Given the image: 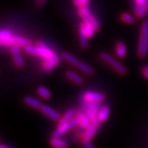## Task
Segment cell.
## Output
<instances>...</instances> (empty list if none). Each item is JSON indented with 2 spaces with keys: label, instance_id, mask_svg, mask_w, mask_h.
Masks as SVG:
<instances>
[{
  "label": "cell",
  "instance_id": "cell-1",
  "mask_svg": "<svg viewBox=\"0 0 148 148\" xmlns=\"http://www.w3.org/2000/svg\"><path fill=\"white\" fill-rule=\"evenodd\" d=\"M148 53V19L143 21L140 30L138 40V55L139 58H145Z\"/></svg>",
  "mask_w": 148,
  "mask_h": 148
},
{
  "label": "cell",
  "instance_id": "cell-2",
  "mask_svg": "<svg viewBox=\"0 0 148 148\" xmlns=\"http://www.w3.org/2000/svg\"><path fill=\"white\" fill-rule=\"evenodd\" d=\"M25 51L29 54L35 55L37 57H40L44 59L52 58L55 54V53L51 49H49L45 44L42 42L37 43V45L35 46H32L31 45L29 46L25 47Z\"/></svg>",
  "mask_w": 148,
  "mask_h": 148
},
{
  "label": "cell",
  "instance_id": "cell-3",
  "mask_svg": "<svg viewBox=\"0 0 148 148\" xmlns=\"http://www.w3.org/2000/svg\"><path fill=\"white\" fill-rule=\"evenodd\" d=\"M77 125H78V120L75 115L73 119H72L70 121L63 123H58L57 129L52 133V138H61L64 134L69 132L71 129H73Z\"/></svg>",
  "mask_w": 148,
  "mask_h": 148
},
{
  "label": "cell",
  "instance_id": "cell-4",
  "mask_svg": "<svg viewBox=\"0 0 148 148\" xmlns=\"http://www.w3.org/2000/svg\"><path fill=\"white\" fill-rule=\"evenodd\" d=\"M101 108L100 103L84 101V104L82 106V109H83L82 111H84L86 114L89 117V119L91 121H94L95 119H97L98 114Z\"/></svg>",
  "mask_w": 148,
  "mask_h": 148
},
{
  "label": "cell",
  "instance_id": "cell-5",
  "mask_svg": "<svg viewBox=\"0 0 148 148\" xmlns=\"http://www.w3.org/2000/svg\"><path fill=\"white\" fill-rule=\"evenodd\" d=\"M100 57L102 60H104L107 64L111 65L114 69L116 70L117 72L121 75H125L127 73V69H125V67L119 62H118L115 58L112 57L110 54L106 52H102L100 54Z\"/></svg>",
  "mask_w": 148,
  "mask_h": 148
},
{
  "label": "cell",
  "instance_id": "cell-6",
  "mask_svg": "<svg viewBox=\"0 0 148 148\" xmlns=\"http://www.w3.org/2000/svg\"><path fill=\"white\" fill-rule=\"evenodd\" d=\"M78 13H79V16L82 18V20L89 21V22H90V23L96 28L97 31L99 30V28H100L99 21H97V19L90 13V9H89V8H88L87 6L79 8Z\"/></svg>",
  "mask_w": 148,
  "mask_h": 148
},
{
  "label": "cell",
  "instance_id": "cell-7",
  "mask_svg": "<svg viewBox=\"0 0 148 148\" xmlns=\"http://www.w3.org/2000/svg\"><path fill=\"white\" fill-rule=\"evenodd\" d=\"M96 31H97L96 28L89 21L83 20L80 24L79 33L84 35L85 36L87 37L88 39H90V38L94 36Z\"/></svg>",
  "mask_w": 148,
  "mask_h": 148
},
{
  "label": "cell",
  "instance_id": "cell-8",
  "mask_svg": "<svg viewBox=\"0 0 148 148\" xmlns=\"http://www.w3.org/2000/svg\"><path fill=\"white\" fill-rule=\"evenodd\" d=\"M11 53L13 57V61L14 64L16 65L18 69H21L24 67L25 65V62L23 57L21 53V49H20V46L18 45H12L11 46Z\"/></svg>",
  "mask_w": 148,
  "mask_h": 148
},
{
  "label": "cell",
  "instance_id": "cell-9",
  "mask_svg": "<svg viewBox=\"0 0 148 148\" xmlns=\"http://www.w3.org/2000/svg\"><path fill=\"white\" fill-rule=\"evenodd\" d=\"M101 123L98 119H95L94 121H91L90 127L86 129V132L83 134V138L82 139H86V140H91L92 138H94L95 134L97 133L98 128L100 127Z\"/></svg>",
  "mask_w": 148,
  "mask_h": 148
},
{
  "label": "cell",
  "instance_id": "cell-10",
  "mask_svg": "<svg viewBox=\"0 0 148 148\" xmlns=\"http://www.w3.org/2000/svg\"><path fill=\"white\" fill-rule=\"evenodd\" d=\"M60 64V59L57 53H55L52 58L44 59L43 61V69L47 72H51L55 67Z\"/></svg>",
  "mask_w": 148,
  "mask_h": 148
},
{
  "label": "cell",
  "instance_id": "cell-11",
  "mask_svg": "<svg viewBox=\"0 0 148 148\" xmlns=\"http://www.w3.org/2000/svg\"><path fill=\"white\" fill-rule=\"evenodd\" d=\"M83 100L85 101L101 103L105 100V95L95 91H86L83 95Z\"/></svg>",
  "mask_w": 148,
  "mask_h": 148
},
{
  "label": "cell",
  "instance_id": "cell-12",
  "mask_svg": "<svg viewBox=\"0 0 148 148\" xmlns=\"http://www.w3.org/2000/svg\"><path fill=\"white\" fill-rule=\"evenodd\" d=\"M40 111L43 114H45V116L49 117L50 119H53L55 121H58L61 118V115L58 111L55 110L54 109L49 107L47 105H43L40 109Z\"/></svg>",
  "mask_w": 148,
  "mask_h": 148
},
{
  "label": "cell",
  "instance_id": "cell-13",
  "mask_svg": "<svg viewBox=\"0 0 148 148\" xmlns=\"http://www.w3.org/2000/svg\"><path fill=\"white\" fill-rule=\"evenodd\" d=\"M76 117L78 120V125L81 126L83 129H86L90 127L91 120L89 119V117L86 114L84 111H78L76 113Z\"/></svg>",
  "mask_w": 148,
  "mask_h": 148
},
{
  "label": "cell",
  "instance_id": "cell-14",
  "mask_svg": "<svg viewBox=\"0 0 148 148\" xmlns=\"http://www.w3.org/2000/svg\"><path fill=\"white\" fill-rule=\"evenodd\" d=\"M13 35L8 30H2L0 32V43L3 46L12 45Z\"/></svg>",
  "mask_w": 148,
  "mask_h": 148
},
{
  "label": "cell",
  "instance_id": "cell-15",
  "mask_svg": "<svg viewBox=\"0 0 148 148\" xmlns=\"http://www.w3.org/2000/svg\"><path fill=\"white\" fill-rule=\"evenodd\" d=\"M49 143L53 148H69V142L60 138H52Z\"/></svg>",
  "mask_w": 148,
  "mask_h": 148
},
{
  "label": "cell",
  "instance_id": "cell-16",
  "mask_svg": "<svg viewBox=\"0 0 148 148\" xmlns=\"http://www.w3.org/2000/svg\"><path fill=\"white\" fill-rule=\"evenodd\" d=\"M23 101L24 103L27 105L28 106L32 107L33 109H36V110H40L41 107H42V103L40 101H38L37 99L30 96V95H27L23 98Z\"/></svg>",
  "mask_w": 148,
  "mask_h": 148
},
{
  "label": "cell",
  "instance_id": "cell-17",
  "mask_svg": "<svg viewBox=\"0 0 148 148\" xmlns=\"http://www.w3.org/2000/svg\"><path fill=\"white\" fill-rule=\"evenodd\" d=\"M110 108L108 105H105L101 108V110L99 111V114H98V117H97V119L101 122V123L106 122L108 118L110 116Z\"/></svg>",
  "mask_w": 148,
  "mask_h": 148
},
{
  "label": "cell",
  "instance_id": "cell-18",
  "mask_svg": "<svg viewBox=\"0 0 148 148\" xmlns=\"http://www.w3.org/2000/svg\"><path fill=\"white\" fill-rule=\"evenodd\" d=\"M31 40L29 39L24 38V37L20 36H15L13 35V39H12V45H18L20 47H27L31 45Z\"/></svg>",
  "mask_w": 148,
  "mask_h": 148
},
{
  "label": "cell",
  "instance_id": "cell-19",
  "mask_svg": "<svg viewBox=\"0 0 148 148\" xmlns=\"http://www.w3.org/2000/svg\"><path fill=\"white\" fill-rule=\"evenodd\" d=\"M66 77H67L70 81H72L73 82H74L75 84L82 85L84 82V79H83L81 76L77 75V73H75L73 71H68V72L66 73Z\"/></svg>",
  "mask_w": 148,
  "mask_h": 148
},
{
  "label": "cell",
  "instance_id": "cell-20",
  "mask_svg": "<svg viewBox=\"0 0 148 148\" xmlns=\"http://www.w3.org/2000/svg\"><path fill=\"white\" fill-rule=\"evenodd\" d=\"M75 115H76V110L73 108H70L64 113V115L60 118V119L58 120V123H63L70 121L72 119H73Z\"/></svg>",
  "mask_w": 148,
  "mask_h": 148
},
{
  "label": "cell",
  "instance_id": "cell-21",
  "mask_svg": "<svg viewBox=\"0 0 148 148\" xmlns=\"http://www.w3.org/2000/svg\"><path fill=\"white\" fill-rule=\"evenodd\" d=\"M115 51H116L117 56L119 58H124L127 54V48L126 45L123 42H118L116 44V47H115Z\"/></svg>",
  "mask_w": 148,
  "mask_h": 148
},
{
  "label": "cell",
  "instance_id": "cell-22",
  "mask_svg": "<svg viewBox=\"0 0 148 148\" xmlns=\"http://www.w3.org/2000/svg\"><path fill=\"white\" fill-rule=\"evenodd\" d=\"M37 93L40 97H42L45 100H49L51 97V92L50 90L48 89L47 87L44 86H40L37 88Z\"/></svg>",
  "mask_w": 148,
  "mask_h": 148
},
{
  "label": "cell",
  "instance_id": "cell-23",
  "mask_svg": "<svg viewBox=\"0 0 148 148\" xmlns=\"http://www.w3.org/2000/svg\"><path fill=\"white\" fill-rule=\"evenodd\" d=\"M62 56H63L64 59H65L67 62H69V64H73L74 66L77 67V65L79 64L80 61L77 58H76L75 56H73V54L68 53V52H64V53H63V54H62Z\"/></svg>",
  "mask_w": 148,
  "mask_h": 148
},
{
  "label": "cell",
  "instance_id": "cell-24",
  "mask_svg": "<svg viewBox=\"0 0 148 148\" xmlns=\"http://www.w3.org/2000/svg\"><path fill=\"white\" fill-rule=\"evenodd\" d=\"M77 68H78L80 70H82L83 73L88 74V75H92V74L94 73V70H93V69H92L90 66H89L88 64H85L83 62H81V61H80L79 64L77 65Z\"/></svg>",
  "mask_w": 148,
  "mask_h": 148
},
{
  "label": "cell",
  "instance_id": "cell-25",
  "mask_svg": "<svg viewBox=\"0 0 148 148\" xmlns=\"http://www.w3.org/2000/svg\"><path fill=\"white\" fill-rule=\"evenodd\" d=\"M120 17H121L122 21H124V22H126V23H129V24L134 23V22L136 21L135 17L132 16V15H131V14L127 13V12H123V13H122V15Z\"/></svg>",
  "mask_w": 148,
  "mask_h": 148
},
{
  "label": "cell",
  "instance_id": "cell-26",
  "mask_svg": "<svg viewBox=\"0 0 148 148\" xmlns=\"http://www.w3.org/2000/svg\"><path fill=\"white\" fill-rule=\"evenodd\" d=\"M89 1L90 0H73V3L76 7H77L78 8H83V7L88 5Z\"/></svg>",
  "mask_w": 148,
  "mask_h": 148
},
{
  "label": "cell",
  "instance_id": "cell-27",
  "mask_svg": "<svg viewBox=\"0 0 148 148\" xmlns=\"http://www.w3.org/2000/svg\"><path fill=\"white\" fill-rule=\"evenodd\" d=\"M79 39H80V44H81V45H82V47L83 48H86L88 46V38L87 37H86L84 35H82V34H81L79 33Z\"/></svg>",
  "mask_w": 148,
  "mask_h": 148
},
{
  "label": "cell",
  "instance_id": "cell-28",
  "mask_svg": "<svg viewBox=\"0 0 148 148\" xmlns=\"http://www.w3.org/2000/svg\"><path fill=\"white\" fill-rule=\"evenodd\" d=\"M82 145L84 148H95L93 144L90 143V140H86V139H82Z\"/></svg>",
  "mask_w": 148,
  "mask_h": 148
},
{
  "label": "cell",
  "instance_id": "cell-29",
  "mask_svg": "<svg viewBox=\"0 0 148 148\" xmlns=\"http://www.w3.org/2000/svg\"><path fill=\"white\" fill-rule=\"evenodd\" d=\"M147 0H135L136 6H147Z\"/></svg>",
  "mask_w": 148,
  "mask_h": 148
},
{
  "label": "cell",
  "instance_id": "cell-30",
  "mask_svg": "<svg viewBox=\"0 0 148 148\" xmlns=\"http://www.w3.org/2000/svg\"><path fill=\"white\" fill-rule=\"evenodd\" d=\"M143 74L145 77L148 79V65H145L143 68Z\"/></svg>",
  "mask_w": 148,
  "mask_h": 148
},
{
  "label": "cell",
  "instance_id": "cell-31",
  "mask_svg": "<svg viewBox=\"0 0 148 148\" xmlns=\"http://www.w3.org/2000/svg\"><path fill=\"white\" fill-rule=\"evenodd\" d=\"M45 1H46V0H36V3L39 6H41L45 3Z\"/></svg>",
  "mask_w": 148,
  "mask_h": 148
},
{
  "label": "cell",
  "instance_id": "cell-32",
  "mask_svg": "<svg viewBox=\"0 0 148 148\" xmlns=\"http://www.w3.org/2000/svg\"><path fill=\"white\" fill-rule=\"evenodd\" d=\"M0 148H12V147H9V146H8V145H5V144H1Z\"/></svg>",
  "mask_w": 148,
  "mask_h": 148
}]
</instances>
